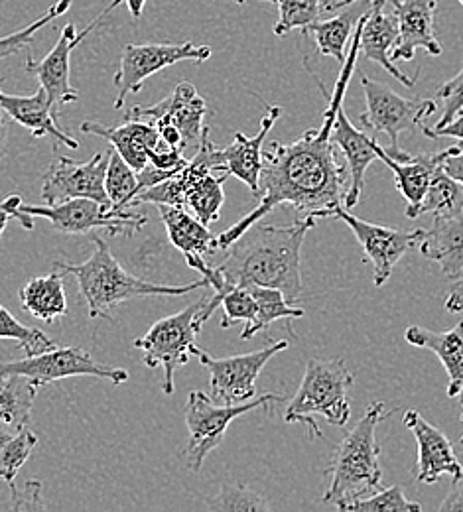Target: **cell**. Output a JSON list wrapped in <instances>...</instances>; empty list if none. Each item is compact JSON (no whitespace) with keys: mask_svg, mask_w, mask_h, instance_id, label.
<instances>
[{"mask_svg":"<svg viewBox=\"0 0 463 512\" xmlns=\"http://www.w3.org/2000/svg\"><path fill=\"white\" fill-rule=\"evenodd\" d=\"M259 205L217 237L219 249H227L241 233L259 223L278 205H292L302 217H333L343 205L347 172L339 166L330 134L310 128L290 144L272 142L263 150Z\"/></svg>","mask_w":463,"mask_h":512,"instance_id":"obj_1","label":"cell"},{"mask_svg":"<svg viewBox=\"0 0 463 512\" xmlns=\"http://www.w3.org/2000/svg\"><path fill=\"white\" fill-rule=\"evenodd\" d=\"M316 221V217H300L290 227L251 225L225 249L227 258L217 266L225 284L276 288L296 306L302 296L300 253Z\"/></svg>","mask_w":463,"mask_h":512,"instance_id":"obj_2","label":"cell"},{"mask_svg":"<svg viewBox=\"0 0 463 512\" xmlns=\"http://www.w3.org/2000/svg\"><path fill=\"white\" fill-rule=\"evenodd\" d=\"M93 243H95L93 255L81 264H73L67 260H54V268L62 270L64 274L75 276L91 320L117 321L113 316V310L133 298L186 296L199 288H207L205 278L184 286L156 284V282L136 278L119 264V260L113 256L109 245L101 237L95 235Z\"/></svg>","mask_w":463,"mask_h":512,"instance_id":"obj_3","label":"cell"},{"mask_svg":"<svg viewBox=\"0 0 463 512\" xmlns=\"http://www.w3.org/2000/svg\"><path fill=\"white\" fill-rule=\"evenodd\" d=\"M383 416L385 402L371 404L363 418L339 442L330 467L324 471V475H330V487L322 503L339 507L381 489L383 467L379 461L377 426L383 422Z\"/></svg>","mask_w":463,"mask_h":512,"instance_id":"obj_4","label":"cell"},{"mask_svg":"<svg viewBox=\"0 0 463 512\" xmlns=\"http://www.w3.org/2000/svg\"><path fill=\"white\" fill-rule=\"evenodd\" d=\"M219 302V296L211 290L186 310L156 321L146 335L134 339V347L142 351L144 365L162 369L164 394H174V375L190 361L199 331L219 308Z\"/></svg>","mask_w":463,"mask_h":512,"instance_id":"obj_5","label":"cell"},{"mask_svg":"<svg viewBox=\"0 0 463 512\" xmlns=\"http://www.w3.org/2000/svg\"><path fill=\"white\" fill-rule=\"evenodd\" d=\"M353 383L355 377L343 359H310L300 388L288 402L284 422L306 424L312 440L322 438V432L312 416H324L333 426H345L351 416L347 392Z\"/></svg>","mask_w":463,"mask_h":512,"instance_id":"obj_6","label":"cell"},{"mask_svg":"<svg viewBox=\"0 0 463 512\" xmlns=\"http://www.w3.org/2000/svg\"><path fill=\"white\" fill-rule=\"evenodd\" d=\"M280 394H263L241 404H217L213 398L201 390H192L186 404V426H188V448L186 459L192 471H199L205 457L215 448L221 446L227 428L233 420L259 410L284 402Z\"/></svg>","mask_w":463,"mask_h":512,"instance_id":"obj_7","label":"cell"},{"mask_svg":"<svg viewBox=\"0 0 463 512\" xmlns=\"http://www.w3.org/2000/svg\"><path fill=\"white\" fill-rule=\"evenodd\" d=\"M22 213L48 219L56 231L66 235H91L99 229L113 237H133L146 223L148 217L133 213L131 209H115L89 197H75L56 205H24Z\"/></svg>","mask_w":463,"mask_h":512,"instance_id":"obj_8","label":"cell"},{"mask_svg":"<svg viewBox=\"0 0 463 512\" xmlns=\"http://www.w3.org/2000/svg\"><path fill=\"white\" fill-rule=\"evenodd\" d=\"M288 347H290L288 339H278V341H270L266 347L253 353L215 359L194 345L192 355H196L199 363L209 371V381H211L209 396L213 398V402L241 404L257 396V379L265 369L266 363Z\"/></svg>","mask_w":463,"mask_h":512,"instance_id":"obj_9","label":"cell"},{"mask_svg":"<svg viewBox=\"0 0 463 512\" xmlns=\"http://www.w3.org/2000/svg\"><path fill=\"white\" fill-rule=\"evenodd\" d=\"M0 375H22L38 388L69 377H97L111 381L115 386L129 381V373L125 369L99 363L91 353L79 347H56L40 355H26L18 361L0 363Z\"/></svg>","mask_w":463,"mask_h":512,"instance_id":"obj_10","label":"cell"},{"mask_svg":"<svg viewBox=\"0 0 463 512\" xmlns=\"http://www.w3.org/2000/svg\"><path fill=\"white\" fill-rule=\"evenodd\" d=\"M361 87L367 103V113L361 115V123L375 132H385L391 138V148H400L398 136L422 127L424 119L438 109L434 99L402 97L389 85L367 75L361 77Z\"/></svg>","mask_w":463,"mask_h":512,"instance_id":"obj_11","label":"cell"},{"mask_svg":"<svg viewBox=\"0 0 463 512\" xmlns=\"http://www.w3.org/2000/svg\"><path fill=\"white\" fill-rule=\"evenodd\" d=\"M211 58L209 46H196L192 42L182 44H129L123 50L121 65L113 75V85L117 87L115 109H121L131 93H138L142 83L180 62H205Z\"/></svg>","mask_w":463,"mask_h":512,"instance_id":"obj_12","label":"cell"},{"mask_svg":"<svg viewBox=\"0 0 463 512\" xmlns=\"http://www.w3.org/2000/svg\"><path fill=\"white\" fill-rule=\"evenodd\" d=\"M123 0H113L85 30L77 34L73 24H67L60 34L58 44L48 52V56L42 62H36L32 56L26 58V71L28 75H34L40 83V87L46 91L50 105L54 113L60 117V109L67 103H75L79 99V93L71 85L69 71H71V52L87 38L99 22H103Z\"/></svg>","mask_w":463,"mask_h":512,"instance_id":"obj_13","label":"cell"},{"mask_svg":"<svg viewBox=\"0 0 463 512\" xmlns=\"http://www.w3.org/2000/svg\"><path fill=\"white\" fill-rule=\"evenodd\" d=\"M333 217L341 219L351 229V233L357 237L359 245L363 247L365 258L373 264L375 286L387 284L398 260L406 255L414 245H418L426 233V229L402 231V229L383 227V225L363 221V219L355 217L351 213V209H345L343 205L337 207Z\"/></svg>","mask_w":463,"mask_h":512,"instance_id":"obj_14","label":"cell"},{"mask_svg":"<svg viewBox=\"0 0 463 512\" xmlns=\"http://www.w3.org/2000/svg\"><path fill=\"white\" fill-rule=\"evenodd\" d=\"M107 164L109 154H95L87 162L58 156L44 174L40 195L46 205H56L75 197H89L103 205H111L105 192Z\"/></svg>","mask_w":463,"mask_h":512,"instance_id":"obj_15","label":"cell"},{"mask_svg":"<svg viewBox=\"0 0 463 512\" xmlns=\"http://www.w3.org/2000/svg\"><path fill=\"white\" fill-rule=\"evenodd\" d=\"M170 237V243L184 255L190 268L198 270L201 278L207 280V288L217 286L219 272L213 268L205 256L213 255L219 245L217 237L203 225L198 217L190 215L188 209L174 207V205H156Z\"/></svg>","mask_w":463,"mask_h":512,"instance_id":"obj_16","label":"cell"},{"mask_svg":"<svg viewBox=\"0 0 463 512\" xmlns=\"http://www.w3.org/2000/svg\"><path fill=\"white\" fill-rule=\"evenodd\" d=\"M355 32L359 38V54H363V58L381 65L404 87L414 89L418 73L416 77H408L391 58L398 42V20L393 10H387V0H371L369 10L357 22Z\"/></svg>","mask_w":463,"mask_h":512,"instance_id":"obj_17","label":"cell"},{"mask_svg":"<svg viewBox=\"0 0 463 512\" xmlns=\"http://www.w3.org/2000/svg\"><path fill=\"white\" fill-rule=\"evenodd\" d=\"M129 117L152 119L154 123H170L180 130L184 146L198 148L203 134L209 130L205 125L207 103L199 97L198 89L190 81H182L176 89L150 107H134Z\"/></svg>","mask_w":463,"mask_h":512,"instance_id":"obj_18","label":"cell"},{"mask_svg":"<svg viewBox=\"0 0 463 512\" xmlns=\"http://www.w3.org/2000/svg\"><path fill=\"white\" fill-rule=\"evenodd\" d=\"M404 426L414 434L418 446V473L420 483H436L442 475H450L454 483L462 481L463 467L452 442L444 432L426 422L416 410L404 414Z\"/></svg>","mask_w":463,"mask_h":512,"instance_id":"obj_19","label":"cell"},{"mask_svg":"<svg viewBox=\"0 0 463 512\" xmlns=\"http://www.w3.org/2000/svg\"><path fill=\"white\" fill-rule=\"evenodd\" d=\"M398 20V42L391 54L393 62H412L418 50L440 56L442 46L434 32V16L440 0H387Z\"/></svg>","mask_w":463,"mask_h":512,"instance_id":"obj_20","label":"cell"},{"mask_svg":"<svg viewBox=\"0 0 463 512\" xmlns=\"http://www.w3.org/2000/svg\"><path fill=\"white\" fill-rule=\"evenodd\" d=\"M331 142L337 144L349 166V186L343 199L345 209H353L363 193L367 168L379 158L375 150V138L367 136L363 130L355 127L345 115L343 105L335 113V123L331 127Z\"/></svg>","mask_w":463,"mask_h":512,"instance_id":"obj_21","label":"cell"},{"mask_svg":"<svg viewBox=\"0 0 463 512\" xmlns=\"http://www.w3.org/2000/svg\"><path fill=\"white\" fill-rule=\"evenodd\" d=\"M282 115V107L266 105L265 117L261 121V130L257 136H247L237 132L233 142L227 148H221V160L229 176L239 178L243 184L249 186L253 195H261V170H263V144L266 134L276 125Z\"/></svg>","mask_w":463,"mask_h":512,"instance_id":"obj_22","label":"cell"},{"mask_svg":"<svg viewBox=\"0 0 463 512\" xmlns=\"http://www.w3.org/2000/svg\"><path fill=\"white\" fill-rule=\"evenodd\" d=\"M375 150H377L379 160H383L395 174L397 190L406 199V217L412 219L414 211L418 209V205L422 203L424 195L428 192L434 176L442 170L444 160L458 150V144L450 146L448 150H442V152H434V154L426 152V154L412 156L406 162H397L391 156H387L385 150L377 144V140H375Z\"/></svg>","mask_w":463,"mask_h":512,"instance_id":"obj_23","label":"cell"},{"mask_svg":"<svg viewBox=\"0 0 463 512\" xmlns=\"http://www.w3.org/2000/svg\"><path fill=\"white\" fill-rule=\"evenodd\" d=\"M81 130L111 142V146L127 160L134 172H140L148 166V152L166 146L160 138V132L154 123H146L136 117H125L121 127H105L95 121H85Z\"/></svg>","mask_w":463,"mask_h":512,"instance_id":"obj_24","label":"cell"},{"mask_svg":"<svg viewBox=\"0 0 463 512\" xmlns=\"http://www.w3.org/2000/svg\"><path fill=\"white\" fill-rule=\"evenodd\" d=\"M0 111L14 123L28 128L34 138L54 136L58 142L77 150L79 142L64 132L58 125V115L54 113L46 91L40 87L34 95H8L0 89Z\"/></svg>","mask_w":463,"mask_h":512,"instance_id":"obj_25","label":"cell"},{"mask_svg":"<svg viewBox=\"0 0 463 512\" xmlns=\"http://www.w3.org/2000/svg\"><path fill=\"white\" fill-rule=\"evenodd\" d=\"M420 253L432 262H438L446 278H460L463 274V207L444 217H434L432 229H426Z\"/></svg>","mask_w":463,"mask_h":512,"instance_id":"obj_26","label":"cell"},{"mask_svg":"<svg viewBox=\"0 0 463 512\" xmlns=\"http://www.w3.org/2000/svg\"><path fill=\"white\" fill-rule=\"evenodd\" d=\"M404 339L414 347L430 349L438 355L450 377L448 396H460L463 390V320L446 333H436L420 325H410L404 331Z\"/></svg>","mask_w":463,"mask_h":512,"instance_id":"obj_27","label":"cell"},{"mask_svg":"<svg viewBox=\"0 0 463 512\" xmlns=\"http://www.w3.org/2000/svg\"><path fill=\"white\" fill-rule=\"evenodd\" d=\"M20 304L22 308L38 320L46 323L62 320L67 316L66 288H64V274H48L32 278L20 290Z\"/></svg>","mask_w":463,"mask_h":512,"instance_id":"obj_28","label":"cell"},{"mask_svg":"<svg viewBox=\"0 0 463 512\" xmlns=\"http://www.w3.org/2000/svg\"><path fill=\"white\" fill-rule=\"evenodd\" d=\"M367 0L349 4L347 10H343L341 14H337L335 18H330L326 22L316 20L314 24H310L304 34L306 36H314L318 54L322 56H330L335 58L339 64L345 62V46L349 42L351 32L355 30L357 22L361 20V16L369 10L365 6Z\"/></svg>","mask_w":463,"mask_h":512,"instance_id":"obj_29","label":"cell"},{"mask_svg":"<svg viewBox=\"0 0 463 512\" xmlns=\"http://www.w3.org/2000/svg\"><path fill=\"white\" fill-rule=\"evenodd\" d=\"M38 386L22 375H0V422L22 430L28 428Z\"/></svg>","mask_w":463,"mask_h":512,"instance_id":"obj_30","label":"cell"},{"mask_svg":"<svg viewBox=\"0 0 463 512\" xmlns=\"http://www.w3.org/2000/svg\"><path fill=\"white\" fill-rule=\"evenodd\" d=\"M249 288L257 300V316H255V320L249 321L245 325V329L241 333L243 341L265 331L274 321L298 320L304 316V310L298 306H292L280 290L263 288V286H249Z\"/></svg>","mask_w":463,"mask_h":512,"instance_id":"obj_31","label":"cell"},{"mask_svg":"<svg viewBox=\"0 0 463 512\" xmlns=\"http://www.w3.org/2000/svg\"><path fill=\"white\" fill-rule=\"evenodd\" d=\"M38 446V438L32 430L10 428L0 422V479L12 489L16 475L22 465L32 455V449Z\"/></svg>","mask_w":463,"mask_h":512,"instance_id":"obj_32","label":"cell"},{"mask_svg":"<svg viewBox=\"0 0 463 512\" xmlns=\"http://www.w3.org/2000/svg\"><path fill=\"white\" fill-rule=\"evenodd\" d=\"M462 207V186L440 170V172L434 176V180H432L428 192L424 195L422 203L418 205V209L414 211V217H412V219L422 217V215L444 217V215H452V213L460 211Z\"/></svg>","mask_w":463,"mask_h":512,"instance_id":"obj_33","label":"cell"},{"mask_svg":"<svg viewBox=\"0 0 463 512\" xmlns=\"http://www.w3.org/2000/svg\"><path fill=\"white\" fill-rule=\"evenodd\" d=\"M138 178L127 160L113 148L109 152V164L105 172V192L115 209H127L129 201L136 195Z\"/></svg>","mask_w":463,"mask_h":512,"instance_id":"obj_34","label":"cell"},{"mask_svg":"<svg viewBox=\"0 0 463 512\" xmlns=\"http://www.w3.org/2000/svg\"><path fill=\"white\" fill-rule=\"evenodd\" d=\"M0 339H10L20 345V349L32 357L46 351L56 349V341L48 337L44 331L36 327H26L24 323L16 320L2 304H0Z\"/></svg>","mask_w":463,"mask_h":512,"instance_id":"obj_35","label":"cell"},{"mask_svg":"<svg viewBox=\"0 0 463 512\" xmlns=\"http://www.w3.org/2000/svg\"><path fill=\"white\" fill-rule=\"evenodd\" d=\"M278 22L274 24V34L284 36L292 30H306L310 24L320 20L324 12L322 0H276Z\"/></svg>","mask_w":463,"mask_h":512,"instance_id":"obj_36","label":"cell"},{"mask_svg":"<svg viewBox=\"0 0 463 512\" xmlns=\"http://www.w3.org/2000/svg\"><path fill=\"white\" fill-rule=\"evenodd\" d=\"M343 512H418L422 511V507L414 501H408V497L404 495L402 487H389V489H379L377 493H371L367 497L343 503L337 507Z\"/></svg>","mask_w":463,"mask_h":512,"instance_id":"obj_37","label":"cell"},{"mask_svg":"<svg viewBox=\"0 0 463 512\" xmlns=\"http://www.w3.org/2000/svg\"><path fill=\"white\" fill-rule=\"evenodd\" d=\"M71 6V0H58L56 4H52L48 8V12L44 16H40L38 20L30 22L28 26H24L18 32H12L8 36H0V62L18 54V52H26L30 48V44L34 42L36 34L50 22H54L56 18L64 16Z\"/></svg>","mask_w":463,"mask_h":512,"instance_id":"obj_38","label":"cell"},{"mask_svg":"<svg viewBox=\"0 0 463 512\" xmlns=\"http://www.w3.org/2000/svg\"><path fill=\"white\" fill-rule=\"evenodd\" d=\"M217 294V292H215ZM219 296V308L223 310L221 327L229 329L239 321H253L257 316V300L251 292V288L245 286H231L227 292L217 294Z\"/></svg>","mask_w":463,"mask_h":512,"instance_id":"obj_39","label":"cell"},{"mask_svg":"<svg viewBox=\"0 0 463 512\" xmlns=\"http://www.w3.org/2000/svg\"><path fill=\"white\" fill-rule=\"evenodd\" d=\"M207 507L211 511L223 512L268 511V505L261 495L253 493L247 487H239V485H223L219 495H215L207 503Z\"/></svg>","mask_w":463,"mask_h":512,"instance_id":"obj_40","label":"cell"},{"mask_svg":"<svg viewBox=\"0 0 463 512\" xmlns=\"http://www.w3.org/2000/svg\"><path fill=\"white\" fill-rule=\"evenodd\" d=\"M436 97L444 103V115L436 123V128H440L448 125V123H452L463 111V67L454 79L446 81L438 89Z\"/></svg>","mask_w":463,"mask_h":512,"instance_id":"obj_41","label":"cell"},{"mask_svg":"<svg viewBox=\"0 0 463 512\" xmlns=\"http://www.w3.org/2000/svg\"><path fill=\"white\" fill-rule=\"evenodd\" d=\"M20 207H22V197L18 193H12L0 201V239L10 219H16L26 231L34 229V217L28 213H22Z\"/></svg>","mask_w":463,"mask_h":512,"instance_id":"obj_42","label":"cell"},{"mask_svg":"<svg viewBox=\"0 0 463 512\" xmlns=\"http://www.w3.org/2000/svg\"><path fill=\"white\" fill-rule=\"evenodd\" d=\"M12 493V505L10 509L12 511H42L44 509V503H42V485L38 481H30L24 491H18V487L14 485L10 489Z\"/></svg>","mask_w":463,"mask_h":512,"instance_id":"obj_43","label":"cell"},{"mask_svg":"<svg viewBox=\"0 0 463 512\" xmlns=\"http://www.w3.org/2000/svg\"><path fill=\"white\" fill-rule=\"evenodd\" d=\"M420 128L432 140H440V138H458V140H463V111L452 123H448L444 127L430 128L422 125Z\"/></svg>","mask_w":463,"mask_h":512,"instance_id":"obj_44","label":"cell"},{"mask_svg":"<svg viewBox=\"0 0 463 512\" xmlns=\"http://www.w3.org/2000/svg\"><path fill=\"white\" fill-rule=\"evenodd\" d=\"M442 172L446 176H450L452 180H456L463 188V140L458 144V150L454 154H450L444 164H442Z\"/></svg>","mask_w":463,"mask_h":512,"instance_id":"obj_45","label":"cell"},{"mask_svg":"<svg viewBox=\"0 0 463 512\" xmlns=\"http://www.w3.org/2000/svg\"><path fill=\"white\" fill-rule=\"evenodd\" d=\"M440 511L463 512V479L458 481V483H454V489L450 491V495L440 505Z\"/></svg>","mask_w":463,"mask_h":512,"instance_id":"obj_46","label":"cell"},{"mask_svg":"<svg viewBox=\"0 0 463 512\" xmlns=\"http://www.w3.org/2000/svg\"><path fill=\"white\" fill-rule=\"evenodd\" d=\"M444 308L448 314H460L463 310V276L452 286L450 296L444 302Z\"/></svg>","mask_w":463,"mask_h":512,"instance_id":"obj_47","label":"cell"},{"mask_svg":"<svg viewBox=\"0 0 463 512\" xmlns=\"http://www.w3.org/2000/svg\"><path fill=\"white\" fill-rule=\"evenodd\" d=\"M6 146H8V123H6V115L0 111V162L6 156Z\"/></svg>","mask_w":463,"mask_h":512,"instance_id":"obj_48","label":"cell"},{"mask_svg":"<svg viewBox=\"0 0 463 512\" xmlns=\"http://www.w3.org/2000/svg\"><path fill=\"white\" fill-rule=\"evenodd\" d=\"M123 2L127 4L129 12L133 14L134 22H138V20H140V16H142V12H144V6H146V2H148V0H123Z\"/></svg>","mask_w":463,"mask_h":512,"instance_id":"obj_49","label":"cell"},{"mask_svg":"<svg viewBox=\"0 0 463 512\" xmlns=\"http://www.w3.org/2000/svg\"><path fill=\"white\" fill-rule=\"evenodd\" d=\"M339 2H343V0H324L322 8H324V12H331L335 8V4H339Z\"/></svg>","mask_w":463,"mask_h":512,"instance_id":"obj_50","label":"cell"},{"mask_svg":"<svg viewBox=\"0 0 463 512\" xmlns=\"http://www.w3.org/2000/svg\"><path fill=\"white\" fill-rule=\"evenodd\" d=\"M355 2H361V0H343V2H339V4H335V8L331 10V12H335V10H341V8H347L349 4H355Z\"/></svg>","mask_w":463,"mask_h":512,"instance_id":"obj_51","label":"cell"},{"mask_svg":"<svg viewBox=\"0 0 463 512\" xmlns=\"http://www.w3.org/2000/svg\"><path fill=\"white\" fill-rule=\"evenodd\" d=\"M235 4H245V2H251V0H233ZM255 2H274L276 4V0H255Z\"/></svg>","mask_w":463,"mask_h":512,"instance_id":"obj_52","label":"cell"},{"mask_svg":"<svg viewBox=\"0 0 463 512\" xmlns=\"http://www.w3.org/2000/svg\"><path fill=\"white\" fill-rule=\"evenodd\" d=\"M460 396H462V408H463V390L460 392ZM462 422H463V410H462ZM460 444H463V436L460 438Z\"/></svg>","mask_w":463,"mask_h":512,"instance_id":"obj_53","label":"cell"},{"mask_svg":"<svg viewBox=\"0 0 463 512\" xmlns=\"http://www.w3.org/2000/svg\"><path fill=\"white\" fill-rule=\"evenodd\" d=\"M460 2H462V4H463V0H460Z\"/></svg>","mask_w":463,"mask_h":512,"instance_id":"obj_54","label":"cell"}]
</instances>
